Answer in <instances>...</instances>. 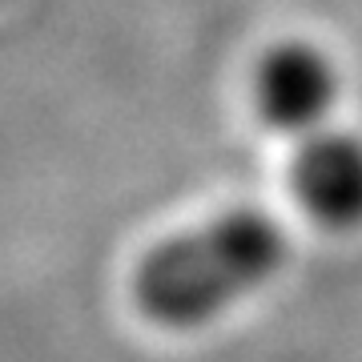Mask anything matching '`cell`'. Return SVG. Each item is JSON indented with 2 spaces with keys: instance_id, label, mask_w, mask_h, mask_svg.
<instances>
[{
  "instance_id": "6da1fadb",
  "label": "cell",
  "mask_w": 362,
  "mask_h": 362,
  "mask_svg": "<svg viewBox=\"0 0 362 362\" xmlns=\"http://www.w3.org/2000/svg\"><path fill=\"white\" fill-rule=\"evenodd\" d=\"M286 254L290 238L270 214L230 209L197 230L157 242L133 270V298L149 322L197 330L270 286Z\"/></svg>"
},
{
  "instance_id": "7a4b0ae2",
  "label": "cell",
  "mask_w": 362,
  "mask_h": 362,
  "mask_svg": "<svg viewBox=\"0 0 362 362\" xmlns=\"http://www.w3.org/2000/svg\"><path fill=\"white\" fill-rule=\"evenodd\" d=\"M338 89L342 81L330 52L302 37L270 45L254 73V97L262 117L274 129L298 137L326 129V117L338 105Z\"/></svg>"
},
{
  "instance_id": "3957f363",
  "label": "cell",
  "mask_w": 362,
  "mask_h": 362,
  "mask_svg": "<svg viewBox=\"0 0 362 362\" xmlns=\"http://www.w3.org/2000/svg\"><path fill=\"white\" fill-rule=\"evenodd\" d=\"M290 185L318 226H362V137L346 129H318L302 137L290 165Z\"/></svg>"
}]
</instances>
